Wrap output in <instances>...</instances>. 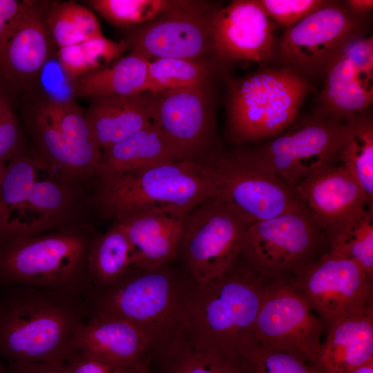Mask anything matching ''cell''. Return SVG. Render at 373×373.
Wrapping results in <instances>:
<instances>
[{
  "mask_svg": "<svg viewBox=\"0 0 373 373\" xmlns=\"http://www.w3.org/2000/svg\"><path fill=\"white\" fill-rule=\"evenodd\" d=\"M6 373H67L64 363H8Z\"/></svg>",
  "mask_w": 373,
  "mask_h": 373,
  "instance_id": "44",
  "label": "cell"
},
{
  "mask_svg": "<svg viewBox=\"0 0 373 373\" xmlns=\"http://www.w3.org/2000/svg\"><path fill=\"white\" fill-rule=\"evenodd\" d=\"M95 237L68 226L1 242L0 286L83 296L90 286L88 257Z\"/></svg>",
  "mask_w": 373,
  "mask_h": 373,
  "instance_id": "6",
  "label": "cell"
},
{
  "mask_svg": "<svg viewBox=\"0 0 373 373\" xmlns=\"http://www.w3.org/2000/svg\"><path fill=\"white\" fill-rule=\"evenodd\" d=\"M178 160L151 124L102 150L95 175L133 171L161 162Z\"/></svg>",
  "mask_w": 373,
  "mask_h": 373,
  "instance_id": "28",
  "label": "cell"
},
{
  "mask_svg": "<svg viewBox=\"0 0 373 373\" xmlns=\"http://www.w3.org/2000/svg\"><path fill=\"white\" fill-rule=\"evenodd\" d=\"M327 247L325 236L302 207L250 224L240 257L258 275L273 280L292 278Z\"/></svg>",
  "mask_w": 373,
  "mask_h": 373,
  "instance_id": "11",
  "label": "cell"
},
{
  "mask_svg": "<svg viewBox=\"0 0 373 373\" xmlns=\"http://www.w3.org/2000/svg\"><path fill=\"white\" fill-rule=\"evenodd\" d=\"M350 125L313 110L298 115L285 132L269 140L240 146L256 162L274 172L291 188L330 164L349 137Z\"/></svg>",
  "mask_w": 373,
  "mask_h": 373,
  "instance_id": "10",
  "label": "cell"
},
{
  "mask_svg": "<svg viewBox=\"0 0 373 373\" xmlns=\"http://www.w3.org/2000/svg\"><path fill=\"white\" fill-rule=\"evenodd\" d=\"M154 343L153 336L140 325L111 316L87 318L73 339L77 351L127 365L149 357Z\"/></svg>",
  "mask_w": 373,
  "mask_h": 373,
  "instance_id": "22",
  "label": "cell"
},
{
  "mask_svg": "<svg viewBox=\"0 0 373 373\" xmlns=\"http://www.w3.org/2000/svg\"><path fill=\"white\" fill-rule=\"evenodd\" d=\"M86 320L83 296L23 287L0 291V358L8 363L66 361Z\"/></svg>",
  "mask_w": 373,
  "mask_h": 373,
  "instance_id": "1",
  "label": "cell"
},
{
  "mask_svg": "<svg viewBox=\"0 0 373 373\" xmlns=\"http://www.w3.org/2000/svg\"><path fill=\"white\" fill-rule=\"evenodd\" d=\"M86 202L79 184L34 152L16 157L0 192V243L75 224Z\"/></svg>",
  "mask_w": 373,
  "mask_h": 373,
  "instance_id": "3",
  "label": "cell"
},
{
  "mask_svg": "<svg viewBox=\"0 0 373 373\" xmlns=\"http://www.w3.org/2000/svg\"><path fill=\"white\" fill-rule=\"evenodd\" d=\"M133 266L131 245L117 224L114 223L105 233L94 238L88 257L90 287L111 285Z\"/></svg>",
  "mask_w": 373,
  "mask_h": 373,
  "instance_id": "30",
  "label": "cell"
},
{
  "mask_svg": "<svg viewBox=\"0 0 373 373\" xmlns=\"http://www.w3.org/2000/svg\"><path fill=\"white\" fill-rule=\"evenodd\" d=\"M0 373H6V369L2 365L0 361Z\"/></svg>",
  "mask_w": 373,
  "mask_h": 373,
  "instance_id": "49",
  "label": "cell"
},
{
  "mask_svg": "<svg viewBox=\"0 0 373 373\" xmlns=\"http://www.w3.org/2000/svg\"><path fill=\"white\" fill-rule=\"evenodd\" d=\"M347 6L355 13L364 16H372L373 10L372 0H345Z\"/></svg>",
  "mask_w": 373,
  "mask_h": 373,
  "instance_id": "45",
  "label": "cell"
},
{
  "mask_svg": "<svg viewBox=\"0 0 373 373\" xmlns=\"http://www.w3.org/2000/svg\"><path fill=\"white\" fill-rule=\"evenodd\" d=\"M315 367L321 373H350L373 359V305L325 329Z\"/></svg>",
  "mask_w": 373,
  "mask_h": 373,
  "instance_id": "23",
  "label": "cell"
},
{
  "mask_svg": "<svg viewBox=\"0 0 373 373\" xmlns=\"http://www.w3.org/2000/svg\"><path fill=\"white\" fill-rule=\"evenodd\" d=\"M149 63L130 51L106 67L75 79L76 99L140 94L146 89Z\"/></svg>",
  "mask_w": 373,
  "mask_h": 373,
  "instance_id": "27",
  "label": "cell"
},
{
  "mask_svg": "<svg viewBox=\"0 0 373 373\" xmlns=\"http://www.w3.org/2000/svg\"><path fill=\"white\" fill-rule=\"evenodd\" d=\"M291 279L325 331L335 321L373 305V278L354 261L327 251Z\"/></svg>",
  "mask_w": 373,
  "mask_h": 373,
  "instance_id": "17",
  "label": "cell"
},
{
  "mask_svg": "<svg viewBox=\"0 0 373 373\" xmlns=\"http://www.w3.org/2000/svg\"><path fill=\"white\" fill-rule=\"evenodd\" d=\"M249 224L216 195L207 198L189 210L178 255L193 283L215 278L236 262Z\"/></svg>",
  "mask_w": 373,
  "mask_h": 373,
  "instance_id": "12",
  "label": "cell"
},
{
  "mask_svg": "<svg viewBox=\"0 0 373 373\" xmlns=\"http://www.w3.org/2000/svg\"><path fill=\"white\" fill-rule=\"evenodd\" d=\"M372 79L359 73L341 53L326 70L314 110L326 117L346 122L371 108Z\"/></svg>",
  "mask_w": 373,
  "mask_h": 373,
  "instance_id": "24",
  "label": "cell"
},
{
  "mask_svg": "<svg viewBox=\"0 0 373 373\" xmlns=\"http://www.w3.org/2000/svg\"><path fill=\"white\" fill-rule=\"evenodd\" d=\"M85 119L102 150L151 124L141 93L90 99Z\"/></svg>",
  "mask_w": 373,
  "mask_h": 373,
  "instance_id": "26",
  "label": "cell"
},
{
  "mask_svg": "<svg viewBox=\"0 0 373 373\" xmlns=\"http://www.w3.org/2000/svg\"><path fill=\"white\" fill-rule=\"evenodd\" d=\"M84 112L76 102L64 106L30 103L24 116L34 153L79 184L93 178L102 156Z\"/></svg>",
  "mask_w": 373,
  "mask_h": 373,
  "instance_id": "13",
  "label": "cell"
},
{
  "mask_svg": "<svg viewBox=\"0 0 373 373\" xmlns=\"http://www.w3.org/2000/svg\"><path fill=\"white\" fill-rule=\"evenodd\" d=\"M189 210H149L115 221L131 245L134 266L157 268L168 265L178 255Z\"/></svg>",
  "mask_w": 373,
  "mask_h": 373,
  "instance_id": "21",
  "label": "cell"
},
{
  "mask_svg": "<svg viewBox=\"0 0 373 373\" xmlns=\"http://www.w3.org/2000/svg\"><path fill=\"white\" fill-rule=\"evenodd\" d=\"M46 25L57 48L103 36L94 14L75 1H51L46 15Z\"/></svg>",
  "mask_w": 373,
  "mask_h": 373,
  "instance_id": "32",
  "label": "cell"
},
{
  "mask_svg": "<svg viewBox=\"0 0 373 373\" xmlns=\"http://www.w3.org/2000/svg\"><path fill=\"white\" fill-rule=\"evenodd\" d=\"M341 54L363 75L373 78V37L371 35L357 37L350 40Z\"/></svg>",
  "mask_w": 373,
  "mask_h": 373,
  "instance_id": "41",
  "label": "cell"
},
{
  "mask_svg": "<svg viewBox=\"0 0 373 373\" xmlns=\"http://www.w3.org/2000/svg\"><path fill=\"white\" fill-rule=\"evenodd\" d=\"M6 164L0 162V192H1V185H2L3 179L4 176V173L6 170Z\"/></svg>",
  "mask_w": 373,
  "mask_h": 373,
  "instance_id": "48",
  "label": "cell"
},
{
  "mask_svg": "<svg viewBox=\"0 0 373 373\" xmlns=\"http://www.w3.org/2000/svg\"><path fill=\"white\" fill-rule=\"evenodd\" d=\"M327 251L354 261L373 278V207L351 227L329 242Z\"/></svg>",
  "mask_w": 373,
  "mask_h": 373,
  "instance_id": "35",
  "label": "cell"
},
{
  "mask_svg": "<svg viewBox=\"0 0 373 373\" xmlns=\"http://www.w3.org/2000/svg\"><path fill=\"white\" fill-rule=\"evenodd\" d=\"M26 140L13 100L0 87V162L6 164L27 153Z\"/></svg>",
  "mask_w": 373,
  "mask_h": 373,
  "instance_id": "37",
  "label": "cell"
},
{
  "mask_svg": "<svg viewBox=\"0 0 373 373\" xmlns=\"http://www.w3.org/2000/svg\"><path fill=\"white\" fill-rule=\"evenodd\" d=\"M325 327L291 278L268 280L255 323L256 343L315 365Z\"/></svg>",
  "mask_w": 373,
  "mask_h": 373,
  "instance_id": "16",
  "label": "cell"
},
{
  "mask_svg": "<svg viewBox=\"0 0 373 373\" xmlns=\"http://www.w3.org/2000/svg\"><path fill=\"white\" fill-rule=\"evenodd\" d=\"M57 50L46 61L29 86L21 94L30 103L64 106L76 102L74 80L59 61Z\"/></svg>",
  "mask_w": 373,
  "mask_h": 373,
  "instance_id": "34",
  "label": "cell"
},
{
  "mask_svg": "<svg viewBox=\"0 0 373 373\" xmlns=\"http://www.w3.org/2000/svg\"><path fill=\"white\" fill-rule=\"evenodd\" d=\"M222 4L181 0L174 8L142 25L126 30L122 39L129 52L149 61L162 58L211 59L212 23Z\"/></svg>",
  "mask_w": 373,
  "mask_h": 373,
  "instance_id": "15",
  "label": "cell"
},
{
  "mask_svg": "<svg viewBox=\"0 0 373 373\" xmlns=\"http://www.w3.org/2000/svg\"><path fill=\"white\" fill-rule=\"evenodd\" d=\"M160 373H246L241 361L190 338L180 324L156 340Z\"/></svg>",
  "mask_w": 373,
  "mask_h": 373,
  "instance_id": "25",
  "label": "cell"
},
{
  "mask_svg": "<svg viewBox=\"0 0 373 373\" xmlns=\"http://www.w3.org/2000/svg\"><path fill=\"white\" fill-rule=\"evenodd\" d=\"M50 3L32 1L0 44V87L12 100L57 50L46 25Z\"/></svg>",
  "mask_w": 373,
  "mask_h": 373,
  "instance_id": "20",
  "label": "cell"
},
{
  "mask_svg": "<svg viewBox=\"0 0 373 373\" xmlns=\"http://www.w3.org/2000/svg\"><path fill=\"white\" fill-rule=\"evenodd\" d=\"M294 192L327 245L357 222L373 207L347 168L336 162L313 173Z\"/></svg>",
  "mask_w": 373,
  "mask_h": 373,
  "instance_id": "18",
  "label": "cell"
},
{
  "mask_svg": "<svg viewBox=\"0 0 373 373\" xmlns=\"http://www.w3.org/2000/svg\"><path fill=\"white\" fill-rule=\"evenodd\" d=\"M265 12L276 25L290 28L323 6L327 0H258Z\"/></svg>",
  "mask_w": 373,
  "mask_h": 373,
  "instance_id": "38",
  "label": "cell"
},
{
  "mask_svg": "<svg viewBox=\"0 0 373 373\" xmlns=\"http://www.w3.org/2000/svg\"><path fill=\"white\" fill-rule=\"evenodd\" d=\"M350 373H373V359L357 367Z\"/></svg>",
  "mask_w": 373,
  "mask_h": 373,
  "instance_id": "47",
  "label": "cell"
},
{
  "mask_svg": "<svg viewBox=\"0 0 373 373\" xmlns=\"http://www.w3.org/2000/svg\"><path fill=\"white\" fill-rule=\"evenodd\" d=\"M181 0H91L90 6L111 24L130 29L176 7Z\"/></svg>",
  "mask_w": 373,
  "mask_h": 373,
  "instance_id": "33",
  "label": "cell"
},
{
  "mask_svg": "<svg viewBox=\"0 0 373 373\" xmlns=\"http://www.w3.org/2000/svg\"><path fill=\"white\" fill-rule=\"evenodd\" d=\"M372 16L353 12L345 1L327 3L277 37L271 66L309 79L323 80L329 65L345 46L369 35Z\"/></svg>",
  "mask_w": 373,
  "mask_h": 373,
  "instance_id": "8",
  "label": "cell"
},
{
  "mask_svg": "<svg viewBox=\"0 0 373 373\" xmlns=\"http://www.w3.org/2000/svg\"><path fill=\"white\" fill-rule=\"evenodd\" d=\"M227 122L231 141L256 144L289 128L314 90L305 77L287 68L261 65L241 77H226Z\"/></svg>",
  "mask_w": 373,
  "mask_h": 373,
  "instance_id": "4",
  "label": "cell"
},
{
  "mask_svg": "<svg viewBox=\"0 0 373 373\" xmlns=\"http://www.w3.org/2000/svg\"><path fill=\"white\" fill-rule=\"evenodd\" d=\"M275 25L258 0H233L222 5L212 23L213 59L225 70L228 64L242 61L271 66L277 39Z\"/></svg>",
  "mask_w": 373,
  "mask_h": 373,
  "instance_id": "19",
  "label": "cell"
},
{
  "mask_svg": "<svg viewBox=\"0 0 373 373\" xmlns=\"http://www.w3.org/2000/svg\"><path fill=\"white\" fill-rule=\"evenodd\" d=\"M64 363L67 373H130L133 366L115 363L77 350Z\"/></svg>",
  "mask_w": 373,
  "mask_h": 373,
  "instance_id": "40",
  "label": "cell"
},
{
  "mask_svg": "<svg viewBox=\"0 0 373 373\" xmlns=\"http://www.w3.org/2000/svg\"><path fill=\"white\" fill-rule=\"evenodd\" d=\"M216 86L141 93L149 119L178 160L210 166L222 153Z\"/></svg>",
  "mask_w": 373,
  "mask_h": 373,
  "instance_id": "9",
  "label": "cell"
},
{
  "mask_svg": "<svg viewBox=\"0 0 373 373\" xmlns=\"http://www.w3.org/2000/svg\"><path fill=\"white\" fill-rule=\"evenodd\" d=\"M350 125L348 139L342 147L338 162L343 164L373 204V119L370 110L347 121Z\"/></svg>",
  "mask_w": 373,
  "mask_h": 373,
  "instance_id": "31",
  "label": "cell"
},
{
  "mask_svg": "<svg viewBox=\"0 0 373 373\" xmlns=\"http://www.w3.org/2000/svg\"><path fill=\"white\" fill-rule=\"evenodd\" d=\"M246 373H321L299 356L256 343L241 358Z\"/></svg>",
  "mask_w": 373,
  "mask_h": 373,
  "instance_id": "36",
  "label": "cell"
},
{
  "mask_svg": "<svg viewBox=\"0 0 373 373\" xmlns=\"http://www.w3.org/2000/svg\"><path fill=\"white\" fill-rule=\"evenodd\" d=\"M193 285L169 264L149 269L133 266L114 283L91 286L83 294L86 319L119 317L146 329L155 342L180 324Z\"/></svg>",
  "mask_w": 373,
  "mask_h": 373,
  "instance_id": "7",
  "label": "cell"
},
{
  "mask_svg": "<svg viewBox=\"0 0 373 373\" xmlns=\"http://www.w3.org/2000/svg\"><path fill=\"white\" fill-rule=\"evenodd\" d=\"M93 177L94 202L104 217L115 221L149 210H189L216 195L209 167L187 161Z\"/></svg>",
  "mask_w": 373,
  "mask_h": 373,
  "instance_id": "5",
  "label": "cell"
},
{
  "mask_svg": "<svg viewBox=\"0 0 373 373\" xmlns=\"http://www.w3.org/2000/svg\"><path fill=\"white\" fill-rule=\"evenodd\" d=\"M130 373H151L149 368V356L134 365Z\"/></svg>",
  "mask_w": 373,
  "mask_h": 373,
  "instance_id": "46",
  "label": "cell"
},
{
  "mask_svg": "<svg viewBox=\"0 0 373 373\" xmlns=\"http://www.w3.org/2000/svg\"><path fill=\"white\" fill-rule=\"evenodd\" d=\"M32 0H0V44Z\"/></svg>",
  "mask_w": 373,
  "mask_h": 373,
  "instance_id": "43",
  "label": "cell"
},
{
  "mask_svg": "<svg viewBox=\"0 0 373 373\" xmlns=\"http://www.w3.org/2000/svg\"><path fill=\"white\" fill-rule=\"evenodd\" d=\"M209 167L216 196L249 224L302 207L294 190L242 146L222 153Z\"/></svg>",
  "mask_w": 373,
  "mask_h": 373,
  "instance_id": "14",
  "label": "cell"
},
{
  "mask_svg": "<svg viewBox=\"0 0 373 373\" xmlns=\"http://www.w3.org/2000/svg\"><path fill=\"white\" fill-rule=\"evenodd\" d=\"M80 45L90 73L106 67L129 51L124 41H113L104 35L87 40Z\"/></svg>",
  "mask_w": 373,
  "mask_h": 373,
  "instance_id": "39",
  "label": "cell"
},
{
  "mask_svg": "<svg viewBox=\"0 0 373 373\" xmlns=\"http://www.w3.org/2000/svg\"><path fill=\"white\" fill-rule=\"evenodd\" d=\"M57 55L71 79L90 73L80 44L57 48Z\"/></svg>",
  "mask_w": 373,
  "mask_h": 373,
  "instance_id": "42",
  "label": "cell"
},
{
  "mask_svg": "<svg viewBox=\"0 0 373 373\" xmlns=\"http://www.w3.org/2000/svg\"><path fill=\"white\" fill-rule=\"evenodd\" d=\"M226 70L211 59L162 58L151 61L146 90L216 86Z\"/></svg>",
  "mask_w": 373,
  "mask_h": 373,
  "instance_id": "29",
  "label": "cell"
},
{
  "mask_svg": "<svg viewBox=\"0 0 373 373\" xmlns=\"http://www.w3.org/2000/svg\"><path fill=\"white\" fill-rule=\"evenodd\" d=\"M266 280L239 258L220 276L193 283L180 325L195 341L241 361L257 343L255 323Z\"/></svg>",
  "mask_w": 373,
  "mask_h": 373,
  "instance_id": "2",
  "label": "cell"
}]
</instances>
